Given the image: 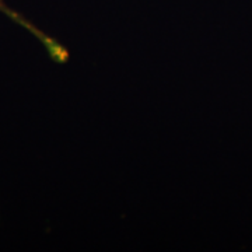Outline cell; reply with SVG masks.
I'll return each mask as SVG.
<instances>
[{
  "label": "cell",
  "mask_w": 252,
  "mask_h": 252,
  "mask_svg": "<svg viewBox=\"0 0 252 252\" xmlns=\"http://www.w3.org/2000/svg\"><path fill=\"white\" fill-rule=\"evenodd\" d=\"M0 13L4 14V16H7L13 23H16L17 26L23 27L24 30H27L30 34H32V35L35 36L36 39L44 45V48L46 49V52L51 56L52 61L58 63L67 62V59H69V51L62 44H59L56 39L51 38L49 35H46L44 31H41L39 28L35 27L28 18L24 17L23 14H20L16 10L11 9L10 6H7V3L4 0H0Z\"/></svg>",
  "instance_id": "1"
}]
</instances>
